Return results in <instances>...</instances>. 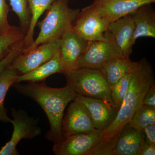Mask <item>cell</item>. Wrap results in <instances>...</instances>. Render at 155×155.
<instances>
[{"mask_svg": "<svg viewBox=\"0 0 155 155\" xmlns=\"http://www.w3.org/2000/svg\"><path fill=\"white\" fill-rule=\"evenodd\" d=\"M154 84L155 78L151 65L146 58H142L132 73L128 91L115 119L102 130L101 138L88 155H110L122 129L131 121L136 112L143 104L150 87Z\"/></svg>", "mask_w": 155, "mask_h": 155, "instance_id": "1", "label": "cell"}, {"mask_svg": "<svg viewBox=\"0 0 155 155\" xmlns=\"http://www.w3.org/2000/svg\"><path fill=\"white\" fill-rule=\"evenodd\" d=\"M12 86L19 93L34 100L41 107L47 116L50 129L45 135L48 140L58 144L63 140L61 129L64 112L68 104L77 96L68 84L62 88H54L41 83H14Z\"/></svg>", "mask_w": 155, "mask_h": 155, "instance_id": "2", "label": "cell"}, {"mask_svg": "<svg viewBox=\"0 0 155 155\" xmlns=\"http://www.w3.org/2000/svg\"><path fill=\"white\" fill-rule=\"evenodd\" d=\"M46 11L44 19L37 24L40 29L38 36L30 47L23 50L22 53L47 42L61 40L67 31L72 28L80 10L70 8L69 0H56Z\"/></svg>", "mask_w": 155, "mask_h": 155, "instance_id": "3", "label": "cell"}, {"mask_svg": "<svg viewBox=\"0 0 155 155\" xmlns=\"http://www.w3.org/2000/svg\"><path fill=\"white\" fill-rule=\"evenodd\" d=\"M69 85L77 95L102 101L115 108L111 88L101 70L80 67L64 74Z\"/></svg>", "mask_w": 155, "mask_h": 155, "instance_id": "4", "label": "cell"}, {"mask_svg": "<svg viewBox=\"0 0 155 155\" xmlns=\"http://www.w3.org/2000/svg\"><path fill=\"white\" fill-rule=\"evenodd\" d=\"M14 131L11 139L0 150V155H19L17 145L22 139H32L40 135L41 128L38 125V119L29 117L27 113L22 110H11Z\"/></svg>", "mask_w": 155, "mask_h": 155, "instance_id": "5", "label": "cell"}, {"mask_svg": "<svg viewBox=\"0 0 155 155\" xmlns=\"http://www.w3.org/2000/svg\"><path fill=\"white\" fill-rule=\"evenodd\" d=\"M74 22L73 30L87 41L109 39L105 36V33L108 30L110 23L91 5L80 11Z\"/></svg>", "mask_w": 155, "mask_h": 155, "instance_id": "6", "label": "cell"}, {"mask_svg": "<svg viewBox=\"0 0 155 155\" xmlns=\"http://www.w3.org/2000/svg\"><path fill=\"white\" fill-rule=\"evenodd\" d=\"M105 36L109 39L88 41L86 49L78 61L77 68L101 70L103 65L111 59L124 58L114 41L109 37Z\"/></svg>", "mask_w": 155, "mask_h": 155, "instance_id": "7", "label": "cell"}, {"mask_svg": "<svg viewBox=\"0 0 155 155\" xmlns=\"http://www.w3.org/2000/svg\"><path fill=\"white\" fill-rule=\"evenodd\" d=\"M60 43L61 40L51 41L22 52L15 58L10 67L17 70L19 75L31 72L55 55L60 49Z\"/></svg>", "mask_w": 155, "mask_h": 155, "instance_id": "8", "label": "cell"}, {"mask_svg": "<svg viewBox=\"0 0 155 155\" xmlns=\"http://www.w3.org/2000/svg\"><path fill=\"white\" fill-rule=\"evenodd\" d=\"M98 130L95 128L85 106L74 100L62 120L61 132L63 139L77 134L93 133Z\"/></svg>", "mask_w": 155, "mask_h": 155, "instance_id": "9", "label": "cell"}, {"mask_svg": "<svg viewBox=\"0 0 155 155\" xmlns=\"http://www.w3.org/2000/svg\"><path fill=\"white\" fill-rule=\"evenodd\" d=\"M102 136V130L70 136L63 139L59 144H54L53 152L55 155H88Z\"/></svg>", "mask_w": 155, "mask_h": 155, "instance_id": "10", "label": "cell"}, {"mask_svg": "<svg viewBox=\"0 0 155 155\" xmlns=\"http://www.w3.org/2000/svg\"><path fill=\"white\" fill-rule=\"evenodd\" d=\"M88 41L78 35L72 28L67 31L61 39L60 58L64 74L78 67V61L86 49Z\"/></svg>", "mask_w": 155, "mask_h": 155, "instance_id": "11", "label": "cell"}, {"mask_svg": "<svg viewBox=\"0 0 155 155\" xmlns=\"http://www.w3.org/2000/svg\"><path fill=\"white\" fill-rule=\"evenodd\" d=\"M155 2V0H102L91 4L109 23L130 15L141 6Z\"/></svg>", "mask_w": 155, "mask_h": 155, "instance_id": "12", "label": "cell"}, {"mask_svg": "<svg viewBox=\"0 0 155 155\" xmlns=\"http://www.w3.org/2000/svg\"><path fill=\"white\" fill-rule=\"evenodd\" d=\"M134 24L131 15L110 22L105 35L112 39L124 58H130L132 53Z\"/></svg>", "mask_w": 155, "mask_h": 155, "instance_id": "13", "label": "cell"}, {"mask_svg": "<svg viewBox=\"0 0 155 155\" xmlns=\"http://www.w3.org/2000/svg\"><path fill=\"white\" fill-rule=\"evenodd\" d=\"M145 142L144 131L137 130L128 123L120 132L110 155H139Z\"/></svg>", "mask_w": 155, "mask_h": 155, "instance_id": "14", "label": "cell"}, {"mask_svg": "<svg viewBox=\"0 0 155 155\" xmlns=\"http://www.w3.org/2000/svg\"><path fill=\"white\" fill-rule=\"evenodd\" d=\"M74 100L85 106L97 130H103L107 128L114 121L118 112L115 108L109 107L97 99L77 95Z\"/></svg>", "mask_w": 155, "mask_h": 155, "instance_id": "15", "label": "cell"}, {"mask_svg": "<svg viewBox=\"0 0 155 155\" xmlns=\"http://www.w3.org/2000/svg\"><path fill=\"white\" fill-rule=\"evenodd\" d=\"M130 15L134 24V44L139 38H155V11L151 4L141 6Z\"/></svg>", "mask_w": 155, "mask_h": 155, "instance_id": "16", "label": "cell"}, {"mask_svg": "<svg viewBox=\"0 0 155 155\" xmlns=\"http://www.w3.org/2000/svg\"><path fill=\"white\" fill-rule=\"evenodd\" d=\"M138 64V61L133 62L130 58H115L104 64L101 70L111 89L124 75L133 73Z\"/></svg>", "mask_w": 155, "mask_h": 155, "instance_id": "17", "label": "cell"}, {"mask_svg": "<svg viewBox=\"0 0 155 155\" xmlns=\"http://www.w3.org/2000/svg\"><path fill=\"white\" fill-rule=\"evenodd\" d=\"M55 73L64 74L59 50L55 55L50 61L31 72L24 75H19L17 77L16 83H20L22 81L38 82L45 81L50 75Z\"/></svg>", "mask_w": 155, "mask_h": 155, "instance_id": "18", "label": "cell"}, {"mask_svg": "<svg viewBox=\"0 0 155 155\" xmlns=\"http://www.w3.org/2000/svg\"><path fill=\"white\" fill-rule=\"evenodd\" d=\"M56 0H28L31 14V20L29 29L24 39V48H27L33 44L35 29L41 16L49 8Z\"/></svg>", "mask_w": 155, "mask_h": 155, "instance_id": "19", "label": "cell"}, {"mask_svg": "<svg viewBox=\"0 0 155 155\" xmlns=\"http://www.w3.org/2000/svg\"><path fill=\"white\" fill-rule=\"evenodd\" d=\"M19 75L17 70L10 66L0 74V121L5 123H11V121L4 105L5 98L9 89L16 83Z\"/></svg>", "mask_w": 155, "mask_h": 155, "instance_id": "20", "label": "cell"}, {"mask_svg": "<svg viewBox=\"0 0 155 155\" xmlns=\"http://www.w3.org/2000/svg\"><path fill=\"white\" fill-rule=\"evenodd\" d=\"M25 36L20 28L14 26L7 33L0 35V61L8 55L14 45L24 39Z\"/></svg>", "mask_w": 155, "mask_h": 155, "instance_id": "21", "label": "cell"}, {"mask_svg": "<svg viewBox=\"0 0 155 155\" xmlns=\"http://www.w3.org/2000/svg\"><path fill=\"white\" fill-rule=\"evenodd\" d=\"M129 124L140 130H143L148 125H155V108L142 105L136 112Z\"/></svg>", "mask_w": 155, "mask_h": 155, "instance_id": "22", "label": "cell"}, {"mask_svg": "<svg viewBox=\"0 0 155 155\" xmlns=\"http://www.w3.org/2000/svg\"><path fill=\"white\" fill-rule=\"evenodd\" d=\"M12 10L19 19L20 28L25 35L28 32L31 20L28 0H9Z\"/></svg>", "mask_w": 155, "mask_h": 155, "instance_id": "23", "label": "cell"}, {"mask_svg": "<svg viewBox=\"0 0 155 155\" xmlns=\"http://www.w3.org/2000/svg\"><path fill=\"white\" fill-rule=\"evenodd\" d=\"M131 75L132 73L124 75L111 89V100L118 111L128 91Z\"/></svg>", "mask_w": 155, "mask_h": 155, "instance_id": "24", "label": "cell"}, {"mask_svg": "<svg viewBox=\"0 0 155 155\" xmlns=\"http://www.w3.org/2000/svg\"><path fill=\"white\" fill-rule=\"evenodd\" d=\"M24 48V39L19 41L14 45L8 55L0 61V74L10 67L15 58L22 52Z\"/></svg>", "mask_w": 155, "mask_h": 155, "instance_id": "25", "label": "cell"}, {"mask_svg": "<svg viewBox=\"0 0 155 155\" xmlns=\"http://www.w3.org/2000/svg\"><path fill=\"white\" fill-rule=\"evenodd\" d=\"M9 10L6 0H0V35L7 33L12 27L8 20Z\"/></svg>", "mask_w": 155, "mask_h": 155, "instance_id": "26", "label": "cell"}, {"mask_svg": "<svg viewBox=\"0 0 155 155\" xmlns=\"http://www.w3.org/2000/svg\"><path fill=\"white\" fill-rule=\"evenodd\" d=\"M143 104L155 108V84L150 87L145 96Z\"/></svg>", "mask_w": 155, "mask_h": 155, "instance_id": "27", "label": "cell"}, {"mask_svg": "<svg viewBox=\"0 0 155 155\" xmlns=\"http://www.w3.org/2000/svg\"><path fill=\"white\" fill-rule=\"evenodd\" d=\"M146 136L145 143L155 145V125H150L143 130Z\"/></svg>", "mask_w": 155, "mask_h": 155, "instance_id": "28", "label": "cell"}, {"mask_svg": "<svg viewBox=\"0 0 155 155\" xmlns=\"http://www.w3.org/2000/svg\"><path fill=\"white\" fill-rule=\"evenodd\" d=\"M155 145L145 143L139 155H155Z\"/></svg>", "mask_w": 155, "mask_h": 155, "instance_id": "29", "label": "cell"}, {"mask_svg": "<svg viewBox=\"0 0 155 155\" xmlns=\"http://www.w3.org/2000/svg\"><path fill=\"white\" fill-rule=\"evenodd\" d=\"M94 2H98V1H102V0H94Z\"/></svg>", "mask_w": 155, "mask_h": 155, "instance_id": "30", "label": "cell"}]
</instances>
